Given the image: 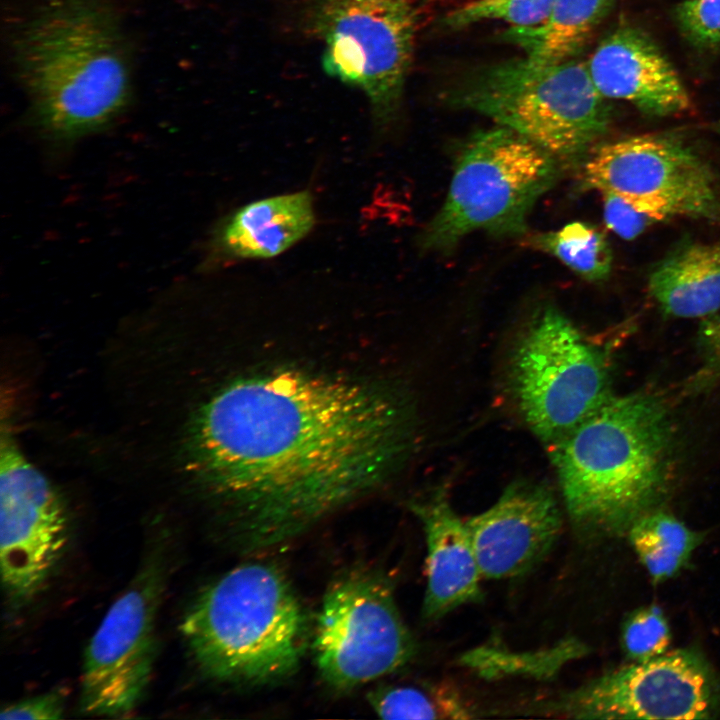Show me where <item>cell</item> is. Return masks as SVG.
Wrapping results in <instances>:
<instances>
[{"instance_id": "1", "label": "cell", "mask_w": 720, "mask_h": 720, "mask_svg": "<svg viewBox=\"0 0 720 720\" xmlns=\"http://www.w3.org/2000/svg\"><path fill=\"white\" fill-rule=\"evenodd\" d=\"M383 387L283 369L225 386L200 409L192 456L248 552L287 544L385 480L413 439Z\"/></svg>"}, {"instance_id": "2", "label": "cell", "mask_w": 720, "mask_h": 720, "mask_svg": "<svg viewBox=\"0 0 720 720\" xmlns=\"http://www.w3.org/2000/svg\"><path fill=\"white\" fill-rule=\"evenodd\" d=\"M549 446L567 514L581 535L627 533L664 495L672 427L654 395L611 394Z\"/></svg>"}, {"instance_id": "3", "label": "cell", "mask_w": 720, "mask_h": 720, "mask_svg": "<svg viewBox=\"0 0 720 720\" xmlns=\"http://www.w3.org/2000/svg\"><path fill=\"white\" fill-rule=\"evenodd\" d=\"M14 55L33 118L51 139L93 133L128 103L127 49L103 0H50L18 34Z\"/></svg>"}, {"instance_id": "4", "label": "cell", "mask_w": 720, "mask_h": 720, "mask_svg": "<svg viewBox=\"0 0 720 720\" xmlns=\"http://www.w3.org/2000/svg\"><path fill=\"white\" fill-rule=\"evenodd\" d=\"M305 628L287 576L266 562L241 564L207 586L180 626L193 659L208 676L254 684L296 671Z\"/></svg>"}, {"instance_id": "5", "label": "cell", "mask_w": 720, "mask_h": 720, "mask_svg": "<svg viewBox=\"0 0 720 720\" xmlns=\"http://www.w3.org/2000/svg\"><path fill=\"white\" fill-rule=\"evenodd\" d=\"M533 141L560 162H574L608 129L610 110L587 65L575 59L538 63L523 56L482 66L448 94Z\"/></svg>"}, {"instance_id": "6", "label": "cell", "mask_w": 720, "mask_h": 720, "mask_svg": "<svg viewBox=\"0 0 720 720\" xmlns=\"http://www.w3.org/2000/svg\"><path fill=\"white\" fill-rule=\"evenodd\" d=\"M560 161L498 125L473 134L456 161L447 197L420 236L424 250L448 252L477 230L518 236L536 201L556 182Z\"/></svg>"}, {"instance_id": "7", "label": "cell", "mask_w": 720, "mask_h": 720, "mask_svg": "<svg viewBox=\"0 0 720 720\" xmlns=\"http://www.w3.org/2000/svg\"><path fill=\"white\" fill-rule=\"evenodd\" d=\"M601 351L559 310L546 307L514 349L512 393L528 427L544 442L562 438L610 395Z\"/></svg>"}, {"instance_id": "8", "label": "cell", "mask_w": 720, "mask_h": 720, "mask_svg": "<svg viewBox=\"0 0 720 720\" xmlns=\"http://www.w3.org/2000/svg\"><path fill=\"white\" fill-rule=\"evenodd\" d=\"M313 646L322 678L341 690L390 674L415 653L390 581L368 569L350 571L329 586Z\"/></svg>"}, {"instance_id": "9", "label": "cell", "mask_w": 720, "mask_h": 720, "mask_svg": "<svg viewBox=\"0 0 720 720\" xmlns=\"http://www.w3.org/2000/svg\"><path fill=\"white\" fill-rule=\"evenodd\" d=\"M312 21L326 71L360 89L378 121L396 112L411 65L416 12L410 0H315Z\"/></svg>"}, {"instance_id": "10", "label": "cell", "mask_w": 720, "mask_h": 720, "mask_svg": "<svg viewBox=\"0 0 720 720\" xmlns=\"http://www.w3.org/2000/svg\"><path fill=\"white\" fill-rule=\"evenodd\" d=\"M544 712L576 719H711L720 681L696 649L618 667L546 702Z\"/></svg>"}, {"instance_id": "11", "label": "cell", "mask_w": 720, "mask_h": 720, "mask_svg": "<svg viewBox=\"0 0 720 720\" xmlns=\"http://www.w3.org/2000/svg\"><path fill=\"white\" fill-rule=\"evenodd\" d=\"M69 539L65 505L48 479L10 436L0 452V568L10 600L37 595L60 561Z\"/></svg>"}, {"instance_id": "12", "label": "cell", "mask_w": 720, "mask_h": 720, "mask_svg": "<svg viewBox=\"0 0 720 720\" xmlns=\"http://www.w3.org/2000/svg\"><path fill=\"white\" fill-rule=\"evenodd\" d=\"M161 577L144 571L111 605L86 648L82 710L122 716L144 696L155 658V618Z\"/></svg>"}, {"instance_id": "13", "label": "cell", "mask_w": 720, "mask_h": 720, "mask_svg": "<svg viewBox=\"0 0 720 720\" xmlns=\"http://www.w3.org/2000/svg\"><path fill=\"white\" fill-rule=\"evenodd\" d=\"M583 176L590 188L658 202L672 216L718 214L710 170L669 136L638 135L602 145L585 163Z\"/></svg>"}, {"instance_id": "14", "label": "cell", "mask_w": 720, "mask_h": 720, "mask_svg": "<svg viewBox=\"0 0 720 720\" xmlns=\"http://www.w3.org/2000/svg\"><path fill=\"white\" fill-rule=\"evenodd\" d=\"M466 525L482 577L498 580L522 575L543 560L560 536L563 518L550 489L517 481Z\"/></svg>"}, {"instance_id": "15", "label": "cell", "mask_w": 720, "mask_h": 720, "mask_svg": "<svg viewBox=\"0 0 720 720\" xmlns=\"http://www.w3.org/2000/svg\"><path fill=\"white\" fill-rule=\"evenodd\" d=\"M586 65L605 98L627 101L654 116L680 113L691 106L671 63L646 34L631 26L606 36Z\"/></svg>"}, {"instance_id": "16", "label": "cell", "mask_w": 720, "mask_h": 720, "mask_svg": "<svg viewBox=\"0 0 720 720\" xmlns=\"http://www.w3.org/2000/svg\"><path fill=\"white\" fill-rule=\"evenodd\" d=\"M413 510L422 523L427 549L424 618L436 620L479 601L483 577L466 521L442 491L415 504Z\"/></svg>"}, {"instance_id": "17", "label": "cell", "mask_w": 720, "mask_h": 720, "mask_svg": "<svg viewBox=\"0 0 720 720\" xmlns=\"http://www.w3.org/2000/svg\"><path fill=\"white\" fill-rule=\"evenodd\" d=\"M315 222L309 191L251 202L229 216L213 238L224 259L270 258L305 237Z\"/></svg>"}, {"instance_id": "18", "label": "cell", "mask_w": 720, "mask_h": 720, "mask_svg": "<svg viewBox=\"0 0 720 720\" xmlns=\"http://www.w3.org/2000/svg\"><path fill=\"white\" fill-rule=\"evenodd\" d=\"M661 310L677 318H705L720 309V241L687 244L666 257L649 277Z\"/></svg>"}, {"instance_id": "19", "label": "cell", "mask_w": 720, "mask_h": 720, "mask_svg": "<svg viewBox=\"0 0 720 720\" xmlns=\"http://www.w3.org/2000/svg\"><path fill=\"white\" fill-rule=\"evenodd\" d=\"M612 0H555L549 14L531 27H508L500 40L538 63L574 59L607 15Z\"/></svg>"}, {"instance_id": "20", "label": "cell", "mask_w": 720, "mask_h": 720, "mask_svg": "<svg viewBox=\"0 0 720 720\" xmlns=\"http://www.w3.org/2000/svg\"><path fill=\"white\" fill-rule=\"evenodd\" d=\"M627 534L639 561L656 584L687 567L703 538L672 514L656 509L635 520Z\"/></svg>"}, {"instance_id": "21", "label": "cell", "mask_w": 720, "mask_h": 720, "mask_svg": "<svg viewBox=\"0 0 720 720\" xmlns=\"http://www.w3.org/2000/svg\"><path fill=\"white\" fill-rule=\"evenodd\" d=\"M586 652L587 647L582 642L571 638L551 647L528 651L487 644L467 651L461 657V663L489 679L508 676L548 679Z\"/></svg>"}, {"instance_id": "22", "label": "cell", "mask_w": 720, "mask_h": 720, "mask_svg": "<svg viewBox=\"0 0 720 720\" xmlns=\"http://www.w3.org/2000/svg\"><path fill=\"white\" fill-rule=\"evenodd\" d=\"M373 710L383 719H466L472 711L453 687L382 685L368 694Z\"/></svg>"}, {"instance_id": "23", "label": "cell", "mask_w": 720, "mask_h": 720, "mask_svg": "<svg viewBox=\"0 0 720 720\" xmlns=\"http://www.w3.org/2000/svg\"><path fill=\"white\" fill-rule=\"evenodd\" d=\"M530 244L546 252L586 280L605 279L612 254L605 236L594 226L575 221L562 228L533 235Z\"/></svg>"}, {"instance_id": "24", "label": "cell", "mask_w": 720, "mask_h": 720, "mask_svg": "<svg viewBox=\"0 0 720 720\" xmlns=\"http://www.w3.org/2000/svg\"><path fill=\"white\" fill-rule=\"evenodd\" d=\"M555 0H473L447 13L442 25L459 30L477 23L501 21L509 27H531L549 14Z\"/></svg>"}, {"instance_id": "25", "label": "cell", "mask_w": 720, "mask_h": 720, "mask_svg": "<svg viewBox=\"0 0 720 720\" xmlns=\"http://www.w3.org/2000/svg\"><path fill=\"white\" fill-rule=\"evenodd\" d=\"M671 632L663 611L657 605L634 610L621 628L624 654L634 662L650 660L667 652Z\"/></svg>"}, {"instance_id": "26", "label": "cell", "mask_w": 720, "mask_h": 720, "mask_svg": "<svg viewBox=\"0 0 720 720\" xmlns=\"http://www.w3.org/2000/svg\"><path fill=\"white\" fill-rule=\"evenodd\" d=\"M603 194V214L607 227L625 240H632L650 225L666 216L651 203L611 192Z\"/></svg>"}, {"instance_id": "27", "label": "cell", "mask_w": 720, "mask_h": 720, "mask_svg": "<svg viewBox=\"0 0 720 720\" xmlns=\"http://www.w3.org/2000/svg\"><path fill=\"white\" fill-rule=\"evenodd\" d=\"M677 20L694 44H720V0H683L677 8Z\"/></svg>"}, {"instance_id": "28", "label": "cell", "mask_w": 720, "mask_h": 720, "mask_svg": "<svg viewBox=\"0 0 720 720\" xmlns=\"http://www.w3.org/2000/svg\"><path fill=\"white\" fill-rule=\"evenodd\" d=\"M64 712V695L53 691L17 701L1 710L0 719H59Z\"/></svg>"}, {"instance_id": "29", "label": "cell", "mask_w": 720, "mask_h": 720, "mask_svg": "<svg viewBox=\"0 0 720 720\" xmlns=\"http://www.w3.org/2000/svg\"><path fill=\"white\" fill-rule=\"evenodd\" d=\"M698 343L709 368L720 372V314L715 313L703 319Z\"/></svg>"}, {"instance_id": "30", "label": "cell", "mask_w": 720, "mask_h": 720, "mask_svg": "<svg viewBox=\"0 0 720 720\" xmlns=\"http://www.w3.org/2000/svg\"><path fill=\"white\" fill-rule=\"evenodd\" d=\"M422 1L433 2V1H441V0H422Z\"/></svg>"}]
</instances>
